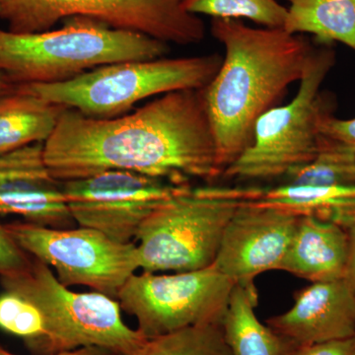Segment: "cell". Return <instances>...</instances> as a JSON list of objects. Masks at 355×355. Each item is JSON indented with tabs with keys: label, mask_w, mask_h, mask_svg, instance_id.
<instances>
[{
	"label": "cell",
	"mask_w": 355,
	"mask_h": 355,
	"mask_svg": "<svg viewBox=\"0 0 355 355\" xmlns=\"http://www.w3.org/2000/svg\"><path fill=\"white\" fill-rule=\"evenodd\" d=\"M44 156L62 182L113 170L176 186L222 176L203 89L173 91L114 118L67 109L44 144Z\"/></svg>",
	"instance_id": "cell-1"
},
{
	"label": "cell",
	"mask_w": 355,
	"mask_h": 355,
	"mask_svg": "<svg viewBox=\"0 0 355 355\" xmlns=\"http://www.w3.org/2000/svg\"><path fill=\"white\" fill-rule=\"evenodd\" d=\"M210 32L225 50L220 69L203 89L223 174L251 144L258 119L301 80L314 46L304 35L235 19L214 18Z\"/></svg>",
	"instance_id": "cell-2"
},
{
	"label": "cell",
	"mask_w": 355,
	"mask_h": 355,
	"mask_svg": "<svg viewBox=\"0 0 355 355\" xmlns=\"http://www.w3.org/2000/svg\"><path fill=\"white\" fill-rule=\"evenodd\" d=\"M65 20L60 29L30 34L0 29V71L17 85L57 84L104 65L160 58L169 50L141 33L92 18Z\"/></svg>",
	"instance_id": "cell-3"
},
{
	"label": "cell",
	"mask_w": 355,
	"mask_h": 355,
	"mask_svg": "<svg viewBox=\"0 0 355 355\" xmlns=\"http://www.w3.org/2000/svg\"><path fill=\"white\" fill-rule=\"evenodd\" d=\"M6 291L17 292L36 306L44 322V335L27 345L33 352L53 355L83 347H100L114 355H132L148 338L125 324L118 299L100 292L72 291L50 266L33 258L29 270L0 279Z\"/></svg>",
	"instance_id": "cell-4"
},
{
	"label": "cell",
	"mask_w": 355,
	"mask_h": 355,
	"mask_svg": "<svg viewBox=\"0 0 355 355\" xmlns=\"http://www.w3.org/2000/svg\"><path fill=\"white\" fill-rule=\"evenodd\" d=\"M336 64L333 44L314 46L294 99L257 121L251 144L222 176L239 180L282 178L307 164L319 151L320 125L334 114L335 101L321 85Z\"/></svg>",
	"instance_id": "cell-5"
},
{
	"label": "cell",
	"mask_w": 355,
	"mask_h": 355,
	"mask_svg": "<svg viewBox=\"0 0 355 355\" xmlns=\"http://www.w3.org/2000/svg\"><path fill=\"white\" fill-rule=\"evenodd\" d=\"M222 60L218 53L128 60L97 67L65 83L25 86L65 109L93 118H114L153 96L205 89L216 76Z\"/></svg>",
	"instance_id": "cell-6"
},
{
	"label": "cell",
	"mask_w": 355,
	"mask_h": 355,
	"mask_svg": "<svg viewBox=\"0 0 355 355\" xmlns=\"http://www.w3.org/2000/svg\"><path fill=\"white\" fill-rule=\"evenodd\" d=\"M239 189L186 187L154 210L140 227V268L183 272L214 265L224 230L243 202Z\"/></svg>",
	"instance_id": "cell-7"
},
{
	"label": "cell",
	"mask_w": 355,
	"mask_h": 355,
	"mask_svg": "<svg viewBox=\"0 0 355 355\" xmlns=\"http://www.w3.org/2000/svg\"><path fill=\"white\" fill-rule=\"evenodd\" d=\"M71 17L92 18L165 44L188 46L205 36V23L184 9V0H0V18L13 33L49 31Z\"/></svg>",
	"instance_id": "cell-8"
},
{
	"label": "cell",
	"mask_w": 355,
	"mask_h": 355,
	"mask_svg": "<svg viewBox=\"0 0 355 355\" xmlns=\"http://www.w3.org/2000/svg\"><path fill=\"white\" fill-rule=\"evenodd\" d=\"M6 227L26 253L53 268L64 286H87L116 299L140 268L137 245L116 241L95 229L51 228L27 221Z\"/></svg>",
	"instance_id": "cell-9"
},
{
	"label": "cell",
	"mask_w": 355,
	"mask_h": 355,
	"mask_svg": "<svg viewBox=\"0 0 355 355\" xmlns=\"http://www.w3.org/2000/svg\"><path fill=\"white\" fill-rule=\"evenodd\" d=\"M235 282L214 266L191 272L133 275L119 292L121 309L147 338L200 326L221 324Z\"/></svg>",
	"instance_id": "cell-10"
},
{
	"label": "cell",
	"mask_w": 355,
	"mask_h": 355,
	"mask_svg": "<svg viewBox=\"0 0 355 355\" xmlns=\"http://www.w3.org/2000/svg\"><path fill=\"white\" fill-rule=\"evenodd\" d=\"M186 187L118 170L64 182L67 205L77 225L121 243L135 239L147 217Z\"/></svg>",
	"instance_id": "cell-11"
},
{
	"label": "cell",
	"mask_w": 355,
	"mask_h": 355,
	"mask_svg": "<svg viewBox=\"0 0 355 355\" xmlns=\"http://www.w3.org/2000/svg\"><path fill=\"white\" fill-rule=\"evenodd\" d=\"M301 214L243 200L229 220L214 268L235 284L258 293L254 279L279 270Z\"/></svg>",
	"instance_id": "cell-12"
},
{
	"label": "cell",
	"mask_w": 355,
	"mask_h": 355,
	"mask_svg": "<svg viewBox=\"0 0 355 355\" xmlns=\"http://www.w3.org/2000/svg\"><path fill=\"white\" fill-rule=\"evenodd\" d=\"M0 214L18 216L46 227L77 225L72 218L64 182L51 174L44 156V144L0 155Z\"/></svg>",
	"instance_id": "cell-13"
},
{
	"label": "cell",
	"mask_w": 355,
	"mask_h": 355,
	"mask_svg": "<svg viewBox=\"0 0 355 355\" xmlns=\"http://www.w3.org/2000/svg\"><path fill=\"white\" fill-rule=\"evenodd\" d=\"M294 300L291 309L266 323L295 345L355 335V293L345 279L311 282L295 294Z\"/></svg>",
	"instance_id": "cell-14"
},
{
	"label": "cell",
	"mask_w": 355,
	"mask_h": 355,
	"mask_svg": "<svg viewBox=\"0 0 355 355\" xmlns=\"http://www.w3.org/2000/svg\"><path fill=\"white\" fill-rule=\"evenodd\" d=\"M347 254L349 238L340 222L317 214H301L279 270L310 282L342 279Z\"/></svg>",
	"instance_id": "cell-15"
},
{
	"label": "cell",
	"mask_w": 355,
	"mask_h": 355,
	"mask_svg": "<svg viewBox=\"0 0 355 355\" xmlns=\"http://www.w3.org/2000/svg\"><path fill=\"white\" fill-rule=\"evenodd\" d=\"M64 107L44 99L25 85L0 98V155L44 144L57 128Z\"/></svg>",
	"instance_id": "cell-16"
},
{
	"label": "cell",
	"mask_w": 355,
	"mask_h": 355,
	"mask_svg": "<svg viewBox=\"0 0 355 355\" xmlns=\"http://www.w3.org/2000/svg\"><path fill=\"white\" fill-rule=\"evenodd\" d=\"M258 293L235 284L221 328L233 355H291L297 345L261 324L254 308Z\"/></svg>",
	"instance_id": "cell-17"
},
{
	"label": "cell",
	"mask_w": 355,
	"mask_h": 355,
	"mask_svg": "<svg viewBox=\"0 0 355 355\" xmlns=\"http://www.w3.org/2000/svg\"><path fill=\"white\" fill-rule=\"evenodd\" d=\"M284 29L291 34H311L315 43L340 42L355 51V0H286Z\"/></svg>",
	"instance_id": "cell-18"
},
{
	"label": "cell",
	"mask_w": 355,
	"mask_h": 355,
	"mask_svg": "<svg viewBox=\"0 0 355 355\" xmlns=\"http://www.w3.org/2000/svg\"><path fill=\"white\" fill-rule=\"evenodd\" d=\"M248 202L291 210L299 214L330 217L338 210L355 207V184L293 186L282 184L270 189H241Z\"/></svg>",
	"instance_id": "cell-19"
},
{
	"label": "cell",
	"mask_w": 355,
	"mask_h": 355,
	"mask_svg": "<svg viewBox=\"0 0 355 355\" xmlns=\"http://www.w3.org/2000/svg\"><path fill=\"white\" fill-rule=\"evenodd\" d=\"M132 355H233L224 338L221 324L188 327L148 338Z\"/></svg>",
	"instance_id": "cell-20"
},
{
	"label": "cell",
	"mask_w": 355,
	"mask_h": 355,
	"mask_svg": "<svg viewBox=\"0 0 355 355\" xmlns=\"http://www.w3.org/2000/svg\"><path fill=\"white\" fill-rule=\"evenodd\" d=\"M188 12L221 19L246 18L266 28H284L287 8L277 0H184Z\"/></svg>",
	"instance_id": "cell-21"
},
{
	"label": "cell",
	"mask_w": 355,
	"mask_h": 355,
	"mask_svg": "<svg viewBox=\"0 0 355 355\" xmlns=\"http://www.w3.org/2000/svg\"><path fill=\"white\" fill-rule=\"evenodd\" d=\"M293 186H349L355 184V161L343 153L319 146L316 157L282 177Z\"/></svg>",
	"instance_id": "cell-22"
},
{
	"label": "cell",
	"mask_w": 355,
	"mask_h": 355,
	"mask_svg": "<svg viewBox=\"0 0 355 355\" xmlns=\"http://www.w3.org/2000/svg\"><path fill=\"white\" fill-rule=\"evenodd\" d=\"M0 330L19 336L26 345H31L44 335L43 315L24 296L4 289L0 294Z\"/></svg>",
	"instance_id": "cell-23"
},
{
	"label": "cell",
	"mask_w": 355,
	"mask_h": 355,
	"mask_svg": "<svg viewBox=\"0 0 355 355\" xmlns=\"http://www.w3.org/2000/svg\"><path fill=\"white\" fill-rule=\"evenodd\" d=\"M319 146L334 149L355 161V118L340 120L334 114L324 118L320 125Z\"/></svg>",
	"instance_id": "cell-24"
},
{
	"label": "cell",
	"mask_w": 355,
	"mask_h": 355,
	"mask_svg": "<svg viewBox=\"0 0 355 355\" xmlns=\"http://www.w3.org/2000/svg\"><path fill=\"white\" fill-rule=\"evenodd\" d=\"M33 258L18 246L6 224L0 223V279L18 277L29 270Z\"/></svg>",
	"instance_id": "cell-25"
},
{
	"label": "cell",
	"mask_w": 355,
	"mask_h": 355,
	"mask_svg": "<svg viewBox=\"0 0 355 355\" xmlns=\"http://www.w3.org/2000/svg\"><path fill=\"white\" fill-rule=\"evenodd\" d=\"M329 218L340 222L347 231L349 238V254H347V268L345 279L355 293V207L338 210Z\"/></svg>",
	"instance_id": "cell-26"
},
{
	"label": "cell",
	"mask_w": 355,
	"mask_h": 355,
	"mask_svg": "<svg viewBox=\"0 0 355 355\" xmlns=\"http://www.w3.org/2000/svg\"><path fill=\"white\" fill-rule=\"evenodd\" d=\"M291 355H355V335L329 342L297 345Z\"/></svg>",
	"instance_id": "cell-27"
},
{
	"label": "cell",
	"mask_w": 355,
	"mask_h": 355,
	"mask_svg": "<svg viewBox=\"0 0 355 355\" xmlns=\"http://www.w3.org/2000/svg\"><path fill=\"white\" fill-rule=\"evenodd\" d=\"M0 355H17L11 354L10 352L4 349L3 347L0 345ZM53 355H114L108 350L100 349V347H83V349H78L76 350H71V352H62V354H53Z\"/></svg>",
	"instance_id": "cell-28"
},
{
	"label": "cell",
	"mask_w": 355,
	"mask_h": 355,
	"mask_svg": "<svg viewBox=\"0 0 355 355\" xmlns=\"http://www.w3.org/2000/svg\"><path fill=\"white\" fill-rule=\"evenodd\" d=\"M17 84L13 83L3 72L0 71V98L3 97L16 88Z\"/></svg>",
	"instance_id": "cell-29"
}]
</instances>
